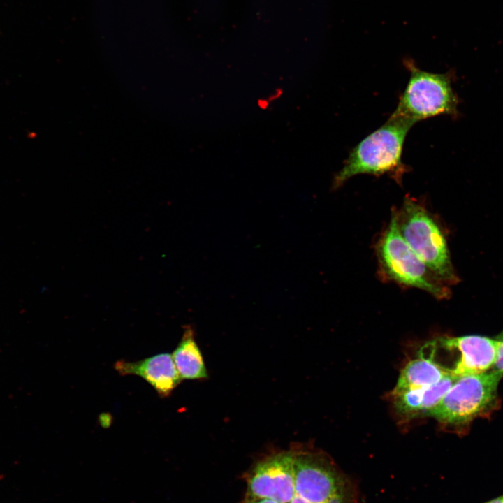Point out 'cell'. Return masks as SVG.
<instances>
[{
    "label": "cell",
    "mask_w": 503,
    "mask_h": 503,
    "mask_svg": "<svg viewBox=\"0 0 503 503\" xmlns=\"http://www.w3.org/2000/svg\"><path fill=\"white\" fill-rule=\"evenodd\" d=\"M240 503H360L352 480L325 453L293 448L258 461Z\"/></svg>",
    "instance_id": "6da1fadb"
},
{
    "label": "cell",
    "mask_w": 503,
    "mask_h": 503,
    "mask_svg": "<svg viewBox=\"0 0 503 503\" xmlns=\"http://www.w3.org/2000/svg\"><path fill=\"white\" fill-rule=\"evenodd\" d=\"M414 124L392 114L379 129L362 140L349 153L342 169L335 175L334 189L351 177L368 174L388 175L401 184L408 167L402 160L404 143Z\"/></svg>",
    "instance_id": "7a4b0ae2"
},
{
    "label": "cell",
    "mask_w": 503,
    "mask_h": 503,
    "mask_svg": "<svg viewBox=\"0 0 503 503\" xmlns=\"http://www.w3.org/2000/svg\"><path fill=\"white\" fill-rule=\"evenodd\" d=\"M395 214L402 237L415 254L444 284L456 283L446 240L425 207L407 197Z\"/></svg>",
    "instance_id": "3957f363"
},
{
    "label": "cell",
    "mask_w": 503,
    "mask_h": 503,
    "mask_svg": "<svg viewBox=\"0 0 503 503\" xmlns=\"http://www.w3.org/2000/svg\"><path fill=\"white\" fill-rule=\"evenodd\" d=\"M503 373L491 369L458 377L428 416L453 427L469 425L497 408V388Z\"/></svg>",
    "instance_id": "277c9868"
},
{
    "label": "cell",
    "mask_w": 503,
    "mask_h": 503,
    "mask_svg": "<svg viewBox=\"0 0 503 503\" xmlns=\"http://www.w3.org/2000/svg\"><path fill=\"white\" fill-rule=\"evenodd\" d=\"M377 255L381 273L400 284L428 292L437 298L449 296V291L422 261L402 237L393 214L377 245Z\"/></svg>",
    "instance_id": "5b68a950"
},
{
    "label": "cell",
    "mask_w": 503,
    "mask_h": 503,
    "mask_svg": "<svg viewBox=\"0 0 503 503\" xmlns=\"http://www.w3.org/2000/svg\"><path fill=\"white\" fill-rule=\"evenodd\" d=\"M403 61L409 71V79L393 113L414 124L453 113L456 99L447 75L423 71L410 58Z\"/></svg>",
    "instance_id": "8992f818"
},
{
    "label": "cell",
    "mask_w": 503,
    "mask_h": 503,
    "mask_svg": "<svg viewBox=\"0 0 503 503\" xmlns=\"http://www.w3.org/2000/svg\"><path fill=\"white\" fill-rule=\"evenodd\" d=\"M431 341L439 349L458 353L449 370V373L455 376L479 374L493 367L497 352L495 338L471 335L444 337Z\"/></svg>",
    "instance_id": "52a82bcc"
},
{
    "label": "cell",
    "mask_w": 503,
    "mask_h": 503,
    "mask_svg": "<svg viewBox=\"0 0 503 503\" xmlns=\"http://www.w3.org/2000/svg\"><path fill=\"white\" fill-rule=\"evenodd\" d=\"M114 367L121 375L140 377L161 398L168 397L182 381L173 356L168 353H161L134 362L119 360Z\"/></svg>",
    "instance_id": "ba28073f"
},
{
    "label": "cell",
    "mask_w": 503,
    "mask_h": 503,
    "mask_svg": "<svg viewBox=\"0 0 503 503\" xmlns=\"http://www.w3.org/2000/svg\"><path fill=\"white\" fill-rule=\"evenodd\" d=\"M172 356L182 380L207 378L203 356L195 341L194 331L191 326H184L182 339L173 351Z\"/></svg>",
    "instance_id": "9c48e42d"
},
{
    "label": "cell",
    "mask_w": 503,
    "mask_h": 503,
    "mask_svg": "<svg viewBox=\"0 0 503 503\" xmlns=\"http://www.w3.org/2000/svg\"><path fill=\"white\" fill-rule=\"evenodd\" d=\"M451 374L429 358L418 354L402 370L393 392L430 386Z\"/></svg>",
    "instance_id": "30bf717a"
},
{
    "label": "cell",
    "mask_w": 503,
    "mask_h": 503,
    "mask_svg": "<svg viewBox=\"0 0 503 503\" xmlns=\"http://www.w3.org/2000/svg\"><path fill=\"white\" fill-rule=\"evenodd\" d=\"M497 342V352L493 369L503 373V330L495 337Z\"/></svg>",
    "instance_id": "8fae6325"
},
{
    "label": "cell",
    "mask_w": 503,
    "mask_h": 503,
    "mask_svg": "<svg viewBox=\"0 0 503 503\" xmlns=\"http://www.w3.org/2000/svg\"><path fill=\"white\" fill-rule=\"evenodd\" d=\"M484 503H503V495L490 500Z\"/></svg>",
    "instance_id": "7c38bea8"
}]
</instances>
